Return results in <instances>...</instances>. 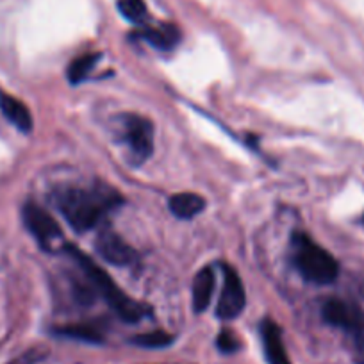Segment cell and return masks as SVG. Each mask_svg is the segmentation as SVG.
Listing matches in <instances>:
<instances>
[{
	"mask_svg": "<svg viewBox=\"0 0 364 364\" xmlns=\"http://www.w3.org/2000/svg\"><path fill=\"white\" fill-rule=\"evenodd\" d=\"M97 252L104 261L114 266H129L136 261V250L113 230H102L97 237Z\"/></svg>",
	"mask_w": 364,
	"mask_h": 364,
	"instance_id": "8",
	"label": "cell"
},
{
	"mask_svg": "<svg viewBox=\"0 0 364 364\" xmlns=\"http://www.w3.org/2000/svg\"><path fill=\"white\" fill-rule=\"evenodd\" d=\"M22 220L31 236L38 241V245L45 252L65 250V234H63L58 222L52 218L50 213L45 211L43 208H40L34 202H27L22 208Z\"/></svg>",
	"mask_w": 364,
	"mask_h": 364,
	"instance_id": "4",
	"label": "cell"
},
{
	"mask_svg": "<svg viewBox=\"0 0 364 364\" xmlns=\"http://www.w3.org/2000/svg\"><path fill=\"white\" fill-rule=\"evenodd\" d=\"M247 306V293L241 277L230 266H223V288L220 293L216 316L222 320H234Z\"/></svg>",
	"mask_w": 364,
	"mask_h": 364,
	"instance_id": "6",
	"label": "cell"
},
{
	"mask_svg": "<svg viewBox=\"0 0 364 364\" xmlns=\"http://www.w3.org/2000/svg\"><path fill=\"white\" fill-rule=\"evenodd\" d=\"M118 9L129 22L136 26H145L149 18V9H146L145 0H118Z\"/></svg>",
	"mask_w": 364,
	"mask_h": 364,
	"instance_id": "15",
	"label": "cell"
},
{
	"mask_svg": "<svg viewBox=\"0 0 364 364\" xmlns=\"http://www.w3.org/2000/svg\"><path fill=\"white\" fill-rule=\"evenodd\" d=\"M171 341H173V336H170L164 331L145 332V334H139L136 338H132V343L143 346V348H163V346L170 345Z\"/></svg>",
	"mask_w": 364,
	"mask_h": 364,
	"instance_id": "17",
	"label": "cell"
},
{
	"mask_svg": "<svg viewBox=\"0 0 364 364\" xmlns=\"http://www.w3.org/2000/svg\"><path fill=\"white\" fill-rule=\"evenodd\" d=\"M0 111L8 118L9 124L15 125L20 132H31L33 131V114H31L29 107L18 100L16 97L9 95L6 91L0 90Z\"/></svg>",
	"mask_w": 364,
	"mask_h": 364,
	"instance_id": "10",
	"label": "cell"
},
{
	"mask_svg": "<svg viewBox=\"0 0 364 364\" xmlns=\"http://www.w3.org/2000/svg\"><path fill=\"white\" fill-rule=\"evenodd\" d=\"M124 139L134 156L136 163H145L154 152V127L150 120L139 114L129 113L122 118Z\"/></svg>",
	"mask_w": 364,
	"mask_h": 364,
	"instance_id": "5",
	"label": "cell"
},
{
	"mask_svg": "<svg viewBox=\"0 0 364 364\" xmlns=\"http://www.w3.org/2000/svg\"><path fill=\"white\" fill-rule=\"evenodd\" d=\"M323 318L334 327L352 332L357 338H364V314L343 300H327L323 306Z\"/></svg>",
	"mask_w": 364,
	"mask_h": 364,
	"instance_id": "7",
	"label": "cell"
},
{
	"mask_svg": "<svg viewBox=\"0 0 364 364\" xmlns=\"http://www.w3.org/2000/svg\"><path fill=\"white\" fill-rule=\"evenodd\" d=\"M52 202L75 232H87L117 209L124 198L113 188L95 182L91 186L58 188L52 193Z\"/></svg>",
	"mask_w": 364,
	"mask_h": 364,
	"instance_id": "1",
	"label": "cell"
},
{
	"mask_svg": "<svg viewBox=\"0 0 364 364\" xmlns=\"http://www.w3.org/2000/svg\"><path fill=\"white\" fill-rule=\"evenodd\" d=\"M261 343L268 364H291L279 325L273 320L261 323Z\"/></svg>",
	"mask_w": 364,
	"mask_h": 364,
	"instance_id": "9",
	"label": "cell"
},
{
	"mask_svg": "<svg viewBox=\"0 0 364 364\" xmlns=\"http://www.w3.org/2000/svg\"><path fill=\"white\" fill-rule=\"evenodd\" d=\"M218 346L223 350V352H234L237 350L240 343H237V338L229 331H223L218 338Z\"/></svg>",
	"mask_w": 364,
	"mask_h": 364,
	"instance_id": "18",
	"label": "cell"
},
{
	"mask_svg": "<svg viewBox=\"0 0 364 364\" xmlns=\"http://www.w3.org/2000/svg\"><path fill=\"white\" fill-rule=\"evenodd\" d=\"M168 208L177 218L191 220L205 209V200L197 193H175L168 200Z\"/></svg>",
	"mask_w": 364,
	"mask_h": 364,
	"instance_id": "13",
	"label": "cell"
},
{
	"mask_svg": "<svg viewBox=\"0 0 364 364\" xmlns=\"http://www.w3.org/2000/svg\"><path fill=\"white\" fill-rule=\"evenodd\" d=\"M215 293V272L211 266H205L197 273L193 281V309L195 313H204L209 307Z\"/></svg>",
	"mask_w": 364,
	"mask_h": 364,
	"instance_id": "12",
	"label": "cell"
},
{
	"mask_svg": "<svg viewBox=\"0 0 364 364\" xmlns=\"http://www.w3.org/2000/svg\"><path fill=\"white\" fill-rule=\"evenodd\" d=\"M58 334L66 336V338L79 339V341H90V343L102 341V334H100L99 327H93V325L90 323L66 325V327L59 328Z\"/></svg>",
	"mask_w": 364,
	"mask_h": 364,
	"instance_id": "16",
	"label": "cell"
},
{
	"mask_svg": "<svg viewBox=\"0 0 364 364\" xmlns=\"http://www.w3.org/2000/svg\"><path fill=\"white\" fill-rule=\"evenodd\" d=\"M66 254H70V257L79 264V268L82 269V273L86 275L87 282H90L91 289H95L107 304H109L111 309L118 314V318L127 323H136V321L143 320L146 314L150 313L149 307L141 302H136L132 300L127 293H124L120 289V286L113 281L109 273L104 268H100L93 259L87 254H84L82 250H79L73 245H66L65 247Z\"/></svg>",
	"mask_w": 364,
	"mask_h": 364,
	"instance_id": "2",
	"label": "cell"
},
{
	"mask_svg": "<svg viewBox=\"0 0 364 364\" xmlns=\"http://www.w3.org/2000/svg\"><path fill=\"white\" fill-rule=\"evenodd\" d=\"M363 223H364V216H363Z\"/></svg>",
	"mask_w": 364,
	"mask_h": 364,
	"instance_id": "19",
	"label": "cell"
},
{
	"mask_svg": "<svg viewBox=\"0 0 364 364\" xmlns=\"http://www.w3.org/2000/svg\"><path fill=\"white\" fill-rule=\"evenodd\" d=\"M293 264L307 282L331 284L338 279L339 264L334 255L304 232L293 234L291 240Z\"/></svg>",
	"mask_w": 364,
	"mask_h": 364,
	"instance_id": "3",
	"label": "cell"
},
{
	"mask_svg": "<svg viewBox=\"0 0 364 364\" xmlns=\"http://www.w3.org/2000/svg\"><path fill=\"white\" fill-rule=\"evenodd\" d=\"M100 61V54L99 52H91V54H82L79 58L73 59L70 63L68 70H66V75H68L70 82L72 84H79L82 80L87 79V75L91 73V70L95 68L97 63Z\"/></svg>",
	"mask_w": 364,
	"mask_h": 364,
	"instance_id": "14",
	"label": "cell"
},
{
	"mask_svg": "<svg viewBox=\"0 0 364 364\" xmlns=\"http://www.w3.org/2000/svg\"><path fill=\"white\" fill-rule=\"evenodd\" d=\"M138 36L159 50H171L181 41V33L173 23H157V26H141Z\"/></svg>",
	"mask_w": 364,
	"mask_h": 364,
	"instance_id": "11",
	"label": "cell"
}]
</instances>
